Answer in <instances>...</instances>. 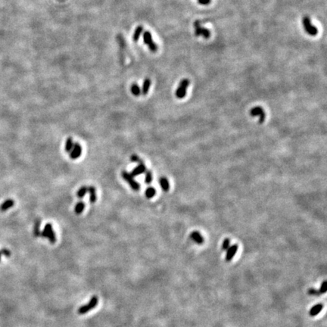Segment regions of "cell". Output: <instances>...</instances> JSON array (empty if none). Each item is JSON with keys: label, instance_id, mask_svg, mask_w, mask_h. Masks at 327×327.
Returning a JSON list of instances; mask_svg holds the SVG:
<instances>
[{"label": "cell", "instance_id": "cell-3", "mask_svg": "<svg viewBox=\"0 0 327 327\" xmlns=\"http://www.w3.org/2000/svg\"><path fill=\"white\" fill-rule=\"evenodd\" d=\"M41 236L43 238H46L50 241V242L52 244L56 242V236H55V233L53 231V227H52L51 223H47L45 226L44 229L43 230V232L40 233Z\"/></svg>", "mask_w": 327, "mask_h": 327}, {"label": "cell", "instance_id": "cell-5", "mask_svg": "<svg viewBox=\"0 0 327 327\" xmlns=\"http://www.w3.org/2000/svg\"><path fill=\"white\" fill-rule=\"evenodd\" d=\"M98 302H99L98 297L93 296V298H91V300L89 302V303L87 304H86V305H83V306H82L81 307H80L79 310H78V313H79L80 314H86V313H88L89 311H92L94 307H96L97 304H98Z\"/></svg>", "mask_w": 327, "mask_h": 327}, {"label": "cell", "instance_id": "cell-22", "mask_svg": "<svg viewBox=\"0 0 327 327\" xmlns=\"http://www.w3.org/2000/svg\"><path fill=\"white\" fill-rule=\"evenodd\" d=\"M40 220L37 219L35 221V224H34V234L35 236V237H38V236H40V231H39V227H40Z\"/></svg>", "mask_w": 327, "mask_h": 327}, {"label": "cell", "instance_id": "cell-18", "mask_svg": "<svg viewBox=\"0 0 327 327\" xmlns=\"http://www.w3.org/2000/svg\"><path fill=\"white\" fill-rule=\"evenodd\" d=\"M142 31H143V27L142 26H138L135 30L134 33L133 34V39L135 42L138 41L140 39L141 34H142Z\"/></svg>", "mask_w": 327, "mask_h": 327}, {"label": "cell", "instance_id": "cell-12", "mask_svg": "<svg viewBox=\"0 0 327 327\" xmlns=\"http://www.w3.org/2000/svg\"><path fill=\"white\" fill-rule=\"evenodd\" d=\"M323 308V304L321 303L316 304L313 306L309 311V315L311 316H316L321 312Z\"/></svg>", "mask_w": 327, "mask_h": 327}, {"label": "cell", "instance_id": "cell-20", "mask_svg": "<svg viewBox=\"0 0 327 327\" xmlns=\"http://www.w3.org/2000/svg\"><path fill=\"white\" fill-rule=\"evenodd\" d=\"M130 90H131L132 94L134 95L135 96H139L141 94V89L137 83H133Z\"/></svg>", "mask_w": 327, "mask_h": 327}, {"label": "cell", "instance_id": "cell-11", "mask_svg": "<svg viewBox=\"0 0 327 327\" xmlns=\"http://www.w3.org/2000/svg\"><path fill=\"white\" fill-rule=\"evenodd\" d=\"M190 238L198 245H202L204 243V238L198 231H193L190 234Z\"/></svg>", "mask_w": 327, "mask_h": 327}, {"label": "cell", "instance_id": "cell-24", "mask_svg": "<svg viewBox=\"0 0 327 327\" xmlns=\"http://www.w3.org/2000/svg\"><path fill=\"white\" fill-rule=\"evenodd\" d=\"M153 174L151 170H146L145 176V182L146 184H150L152 182Z\"/></svg>", "mask_w": 327, "mask_h": 327}, {"label": "cell", "instance_id": "cell-6", "mask_svg": "<svg viewBox=\"0 0 327 327\" xmlns=\"http://www.w3.org/2000/svg\"><path fill=\"white\" fill-rule=\"evenodd\" d=\"M143 41L145 45L149 47V50L152 53H155L158 50V46L152 39V36L149 31H145L143 34Z\"/></svg>", "mask_w": 327, "mask_h": 327}, {"label": "cell", "instance_id": "cell-15", "mask_svg": "<svg viewBox=\"0 0 327 327\" xmlns=\"http://www.w3.org/2000/svg\"><path fill=\"white\" fill-rule=\"evenodd\" d=\"M151 83H152L151 80L149 79V78H145V81L143 82V84H142V90H141V93H142V95H147L148 92H149V88H150L151 86Z\"/></svg>", "mask_w": 327, "mask_h": 327}, {"label": "cell", "instance_id": "cell-16", "mask_svg": "<svg viewBox=\"0 0 327 327\" xmlns=\"http://www.w3.org/2000/svg\"><path fill=\"white\" fill-rule=\"evenodd\" d=\"M159 182L161 189H162L164 192H168L170 190V184L168 179L165 178V177H161Z\"/></svg>", "mask_w": 327, "mask_h": 327}, {"label": "cell", "instance_id": "cell-8", "mask_svg": "<svg viewBox=\"0 0 327 327\" xmlns=\"http://www.w3.org/2000/svg\"><path fill=\"white\" fill-rule=\"evenodd\" d=\"M81 153H82L81 145H80L78 142H76V143L74 144V147H73L72 150L71 151L70 157L71 159H73V160L77 159V158L81 155Z\"/></svg>", "mask_w": 327, "mask_h": 327}, {"label": "cell", "instance_id": "cell-19", "mask_svg": "<svg viewBox=\"0 0 327 327\" xmlns=\"http://www.w3.org/2000/svg\"><path fill=\"white\" fill-rule=\"evenodd\" d=\"M156 194V190L155 189H154V187H148L147 189H146L145 192V197L147 198V199H152V198L154 197V196H155Z\"/></svg>", "mask_w": 327, "mask_h": 327}, {"label": "cell", "instance_id": "cell-17", "mask_svg": "<svg viewBox=\"0 0 327 327\" xmlns=\"http://www.w3.org/2000/svg\"><path fill=\"white\" fill-rule=\"evenodd\" d=\"M263 113H264V109L262 108L260 106H257V107L252 108L251 111H250V114L252 117H255V116H260Z\"/></svg>", "mask_w": 327, "mask_h": 327}, {"label": "cell", "instance_id": "cell-4", "mask_svg": "<svg viewBox=\"0 0 327 327\" xmlns=\"http://www.w3.org/2000/svg\"><path fill=\"white\" fill-rule=\"evenodd\" d=\"M121 176L130 185V187H131V189L134 191H139L140 189V184L138 182H136V180H135V179L133 178V177L130 173H129L127 171H125L123 170L122 173H121Z\"/></svg>", "mask_w": 327, "mask_h": 327}, {"label": "cell", "instance_id": "cell-27", "mask_svg": "<svg viewBox=\"0 0 327 327\" xmlns=\"http://www.w3.org/2000/svg\"><path fill=\"white\" fill-rule=\"evenodd\" d=\"M326 284H327V283L326 280H324L323 283H322L321 286L320 287V289L318 290V291H319L320 295V294L321 295L322 294H325L326 292V286H327Z\"/></svg>", "mask_w": 327, "mask_h": 327}, {"label": "cell", "instance_id": "cell-21", "mask_svg": "<svg viewBox=\"0 0 327 327\" xmlns=\"http://www.w3.org/2000/svg\"><path fill=\"white\" fill-rule=\"evenodd\" d=\"M74 141L71 137H68L66 140L65 142V151L67 152H71V151L72 150L73 147H74Z\"/></svg>", "mask_w": 327, "mask_h": 327}, {"label": "cell", "instance_id": "cell-30", "mask_svg": "<svg viewBox=\"0 0 327 327\" xmlns=\"http://www.w3.org/2000/svg\"><path fill=\"white\" fill-rule=\"evenodd\" d=\"M210 2H211V0H198V2H199V4L203 5V6H206V5L210 4Z\"/></svg>", "mask_w": 327, "mask_h": 327}, {"label": "cell", "instance_id": "cell-25", "mask_svg": "<svg viewBox=\"0 0 327 327\" xmlns=\"http://www.w3.org/2000/svg\"><path fill=\"white\" fill-rule=\"evenodd\" d=\"M88 192V188L86 187H82L79 190L76 192V196L80 199H82L83 197H84L85 195L86 194V192Z\"/></svg>", "mask_w": 327, "mask_h": 327}, {"label": "cell", "instance_id": "cell-14", "mask_svg": "<svg viewBox=\"0 0 327 327\" xmlns=\"http://www.w3.org/2000/svg\"><path fill=\"white\" fill-rule=\"evenodd\" d=\"M88 192L90 195V203L93 204L97 200V196H96V192H95V188L93 187H88Z\"/></svg>", "mask_w": 327, "mask_h": 327}, {"label": "cell", "instance_id": "cell-23", "mask_svg": "<svg viewBox=\"0 0 327 327\" xmlns=\"http://www.w3.org/2000/svg\"><path fill=\"white\" fill-rule=\"evenodd\" d=\"M84 208H85L84 203H83V201H79V202L76 205L74 210H75V213L76 214H81L82 212L83 211Z\"/></svg>", "mask_w": 327, "mask_h": 327}, {"label": "cell", "instance_id": "cell-31", "mask_svg": "<svg viewBox=\"0 0 327 327\" xmlns=\"http://www.w3.org/2000/svg\"><path fill=\"white\" fill-rule=\"evenodd\" d=\"M259 117H260V118H259V123H263L264 121V120H265V118H266L265 112L263 113V114H262L261 115L259 116Z\"/></svg>", "mask_w": 327, "mask_h": 327}, {"label": "cell", "instance_id": "cell-7", "mask_svg": "<svg viewBox=\"0 0 327 327\" xmlns=\"http://www.w3.org/2000/svg\"><path fill=\"white\" fill-rule=\"evenodd\" d=\"M195 34L196 36H202L205 39H208L210 36V32L207 28L201 27L199 21H196L194 23Z\"/></svg>", "mask_w": 327, "mask_h": 327}, {"label": "cell", "instance_id": "cell-9", "mask_svg": "<svg viewBox=\"0 0 327 327\" xmlns=\"http://www.w3.org/2000/svg\"><path fill=\"white\" fill-rule=\"evenodd\" d=\"M238 248H239L238 245H232V246H229V248L227 250V255H226L225 257L227 261L229 262L233 260L235 255H236V253L238 251Z\"/></svg>", "mask_w": 327, "mask_h": 327}, {"label": "cell", "instance_id": "cell-29", "mask_svg": "<svg viewBox=\"0 0 327 327\" xmlns=\"http://www.w3.org/2000/svg\"><path fill=\"white\" fill-rule=\"evenodd\" d=\"M307 294L308 295H319L320 293H319V291L318 290H316L314 289V288H309L308 290H307Z\"/></svg>", "mask_w": 327, "mask_h": 327}, {"label": "cell", "instance_id": "cell-26", "mask_svg": "<svg viewBox=\"0 0 327 327\" xmlns=\"http://www.w3.org/2000/svg\"><path fill=\"white\" fill-rule=\"evenodd\" d=\"M229 246H230V240L227 238V239L223 240L222 243V250L223 251H227L228 248H229Z\"/></svg>", "mask_w": 327, "mask_h": 327}, {"label": "cell", "instance_id": "cell-28", "mask_svg": "<svg viewBox=\"0 0 327 327\" xmlns=\"http://www.w3.org/2000/svg\"><path fill=\"white\" fill-rule=\"evenodd\" d=\"M130 161H133V162H136L139 164L143 162V161L140 159V158L139 157L138 155H136V154H133V155H131V157H130Z\"/></svg>", "mask_w": 327, "mask_h": 327}, {"label": "cell", "instance_id": "cell-2", "mask_svg": "<svg viewBox=\"0 0 327 327\" xmlns=\"http://www.w3.org/2000/svg\"><path fill=\"white\" fill-rule=\"evenodd\" d=\"M189 86V81L187 78L182 80L180 81V84H179L178 87H177V90H176L175 95L177 99H183L184 97L187 95V90Z\"/></svg>", "mask_w": 327, "mask_h": 327}, {"label": "cell", "instance_id": "cell-10", "mask_svg": "<svg viewBox=\"0 0 327 327\" xmlns=\"http://www.w3.org/2000/svg\"><path fill=\"white\" fill-rule=\"evenodd\" d=\"M146 170H147V169H146V166L144 164V163L142 162L139 164L138 166L136 167L134 169L132 170L130 174L133 176V177H136V176H139L142 174V173H144L145 172H146Z\"/></svg>", "mask_w": 327, "mask_h": 327}, {"label": "cell", "instance_id": "cell-1", "mask_svg": "<svg viewBox=\"0 0 327 327\" xmlns=\"http://www.w3.org/2000/svg\"><path fill=\"white\" fill-rule=\"evenodd\" d=\"M302 24H303V27L304 30H305L306 33L309 34L310 36H314L318 34L317 27L313 25L309 17H304L303 19H302Z\"/></svg>", "mask_w": 327, "mask_h": 327}, {"label": "cell", "instance_id": "cell-13", "mask_svg": "<svg viewBox=\"0 0 327 327\" xmlns=\"http://www.w3.org/2000/svg\"><path fill=\"white\" fill-rule=\"evenodd\" d=\"M14 205H15L14 200L7 199L6 201H5L1 205V206H0V210H1V211H6V210L11 208L12 207H13Z\"/></svg>", "mask_w": 327, "mask_h": 327}]
</instances>
